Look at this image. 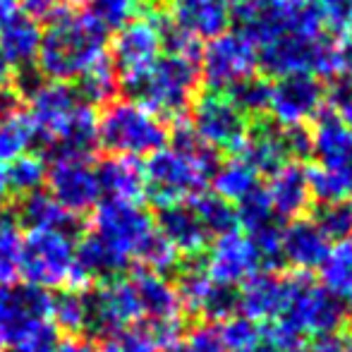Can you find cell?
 Masks as SVG:
<instances>
[{
	"label": "cell",
	"mask_w": 352,
	"mask_h": 352,
	"mask_svg": "<svg viewBox=\"0 0 352 352\" xmlns=\"http://www.w3.org/2000/svg\"><path fill=\"white\" fill-rule=\"evenodd\" d=\"M27 113L41 142L53 148V156L91 158L96 140V116L82 101L77 89L63 82H43L29 89Z\"/></svg>",
	"instance_id": "cell-1"
},
{
	"label": "cell",
	"mask_w": 352,
	"mask_h": 352,
	"mask_svg": "<svg viewBox=\"0 0 352 352\" xmlns=\"http://www.w3.org/2000/svg\"><path fill=\"white\" fill-rule=\"evenodd\" d=\"M108 34L87 12L60 8L41 29L36 67L48 82L70 84L106 58Z\"/></svg>",
	"instance_id": "cell-2"
},
{
	"label": "cell",
	"mask_w": 352,
	"mask_h": 352,
	"mask_svg": "<svg viewBox=\"0 0 352 352\" xmlns=\"http://www.w3.org/2000/svg\"><path fill=\"white\" fill-rule=\"evenodd\" d=\"M216 166V151L204 146L192 130H180L170 146H161L142 166L146 195L158 206L190 201L206 192Z\"/></svg>",
	"instance_id": "cell-3"
},
{
	"label": "cell",
	"mask_w": 352,
	"mask_h": 352,
	"mask_svg": "<svg viewBox=\"0 0 352 352\" xmlns=\"http://www.w3.org/2000/svg\"><path fill=\"white\" fill-rule=\"evenodd\" d=\"M96 140L108 156L148 158L168 144V125L137 98H116L96 118Z\"/></svg>",
	"instance_id": "cell-4"
},
{
	"label": "cell",
	"mask_w": 352,
	"mask_h": 352,
	"mask_svg": "<svg viewBox=\"0 0 352 352\" xmlns=\"http://www.w3.org/2000/svg\"><path fill=\"white\" fill-rule=\"evenodd\" d=\"M240 32L256 48L278 36H319L324 14L319 0H250L237 10Z\"/></svg>",
	"instance_id": "cell-5"
},
{
	"label": "cell",
	"mask_w": 352,
	"mask_h": 352,
	"mask_svg": "<svg viewBox=\"0 0 352 352\" xmlns=\"http://www.w3.org/2000/svg\"><path fill=\"white\" fill-rule=\"evenodd\" d=\"M77 237L72 228H29L22 240L19 278L41 290H63L74 280Z\"/></svg>",
	"instance_id": "cell-6"
},
{
	"label": "cell",
	"mask_w": 352,
	"mask_h": 352,
	"mask_svg": "<svg viewBox=\"0 0 352 352\" xmlns=\"http://www.w3.org/2000/svg\"><path fill=\"white\" fill-rule=\"evenodd\" d=\"M199 60L175 53H163L135 87V98L158 118H180L190 111L199 89Z\"/></svg>",
	"instance_id": "cell-7"
},
{
	"label": "cell",
	"mask_w": 352,
	"mask_h": 352,
	"mask_svg": "<svg viewBox=\"0 0 352 352\" xmlns=\"http://www.w3.org/2000/svg\"><path fill=\"white\" fill-rule=\"evenodd\" d=\"M89 232L98 237L125 269H130L156 235V223L140 201L103 199L91 211Z\"/></svg>",
	"instance_id": "cell-8"
},
{
	"label": "cell",
	"mask_w": 352,
	"mask_h": 352,
	"mask_svg": "<svg viewBox=\"0 0 352 352\" xmlns=\"http://www.w3.org/2000/svg\"><path fill=\"white\" fill-rule=\"evenodd\" d=\"M345 309L348 307L343 302L336 300L324 285L314 283L307 274H292L287 276V300L276 324L300 338L319 336L343 329Z\"/></svg>",
	"instance_id": "cell-9"
},
{
	"label": "cell",
	"mask_w": 352,
	"mask_h": 352,
	"mask_svg": "<svg viewBox=\"0 0 352 352\" xmlns=\"http://www.w3.org/2000/svg\"><path fill=\"white\" fill-rule=\"evenodd\" d=\"M111 53H106L120 84L132 89L166 53L163 48V17L140 14L113 32Z\"/></svg>",
	"instance_id": "cell-10"
},
{
	"label": "cell",
	"mask_w": 352,
	"mask_h": 352,
	"mask_svg": "<svg viewBox=\"0 0 352 352\" xmlns=\"http://www.w3.org/2000/svg\"><path fill=\"white\" fill-rule=\"evenodd\" d=\"M259 65L269 74H316L336 77V41L319 36H278L256 48Z\"/></svg>",
	"instance_id": "cell-11"
},
{
	"label": "cell",
	"mask_w": 352,
	"mask_h": 352,
	"mask_svg": "<svg viewBox=\"0 0 352 352\" xmlns=\"http://www.w3.org/2000/svg\"><path fill=\"white\" fill-rule=\"evenodd\" d=\"M190 130L204 146L223 153L242 151L247 135H250V122L245 113L228 98V94H201L190 106Z\"/></svg>",
	"instance_id": "cell-12"
},
{
	"label": "cell",
	"mask_w": 352,
	"mask_h": 352,
	"mask_svg": "<svg viewBox=\"0 0 352 352\" xmlns=\"http://www.w3.org/2000/svg\"><path fill=\"white\" fill-rule=\"evenodd\" d=\"M256 65V46L242 32L218 34L199 53V77L209 91L226 94L237 82L254 74Z\"/></svg>",
	"instance_id": "cell-13"
},
{
	"label": "cell",
	"mask_w": 352,
	"mask_h": 352,
	"mask_svg": "<svg viewBox=\"0 0 352 352\" xmlns=\"http://www.w3.org/2000/svg\"><path fill=\"white\" fill-rule=\"evenodd\" d=\"M46 190L72 218L91 213L103 199L91 158L53 156L46 173Z\"/></svg>",
	"instance_id": "cell-14"
},
{
	"label": "cell",
	"mask_w": 352,
	"mask_h": 352,
	"mask_svg": "<svg viewBox=\"0 0 352 352\" xmlns=\"http://www.w3.org/2000/svg\"><path fill=\"white\" fill-rule=\"evenodd\" d=\"M326 87L316 74H287L271 84L269 111L280 130L305 127L309 120H316L324 111Z\"/></svg>",
	"instance_id": "cell-15"
},
{
	"label": "cell",
	"mask_w": 352,
	"mask_h": 352,
	"mask_svg": "<svg viewBox=\"0 0 352 352\" xmlns=\"http://www.w3.org/2000/svg\"><path fill=\"white\" fill-rule=\"evenodd\" d=\"M43 319H51V292L27 283H0V352H8L19 336Z\"/></svg>",
	"instance_id": "cell-16"
},
{
	"label": "cell",
	"mask_w": 352,
	"mask_h": 352,
	"mask_svg": "<svg viewBox=\"0 0 352 352\" xmlns=\"http://www.w3.org/2000/svg\"><path fill=\"white\" fill-rule=\"evenodd\" d=\"M261 256L256 252L254 242L242 230L223 232L213 240L206 254L204 269L218 285L240 287L245 280H250L261 269Z\"/></svg>",
	"instance_id": "cell-17"
},
{
	"label": "cell",
	"mask_w": 352,
	"mask_h": 352,
	"mask_svg": "<svg viewBox=\"0 0 352 352\" xmlns=\"http://www.w3.org/2000/svg\"><path fill=\"white\" fill-rule=\"evenodd\" d=\"M175 290L182 311H190V314L206 316V319H228L237 309V290L218 285L206 274L204 264L187 266L175 283Z\"/></svg>",
	"instance_id": "cell-18"
},
{
	"label": "cell",
	"mask_w": 352,
	"mask_h": 352,
	"mask_svg": "<svg viewBox=\"0 0 352 352\" xmlns=\"http://www.w3.org/2000/svg\"><path fill=\"white\" fill-rule=\"evenodd\" d=\"M287 300V276L259 271L237 290V309L256 324H276Z\"/></svg>",
	"instance_id": "cell-19"
},
{
	"label": "cell",
	"mask_w": 352,
	"mask_h": 352,
	"mask_svg": "<svg viewBox=\"0 0 352 352\" xmlns=\"http://www.w3.org/2000/svg\"><path fill=\"white\" fill-rule=\"evenodd\" d=\"M38 46H41V27L32 14H14L0 29V72L24 74L36 67Z\"/></svg>",
	"instance_id": "cell-20"
},
{
	"label": "cell",
	"mask_w": 352,
	"mask_h": 352,
	"mask_svg": "<svg viewBox=\"0 0 352 352\" xmlns=\"http://www.w3.org/2000/svg\"><path fill=\"white\" fill-rule=\"evenodd\" d=\"M153 223H156L158 235L180 256H195L204 252L206 245H209L211 235L206 232L204 223L199 221L190 201L158 206V216Z\"/></svg>",
	"instance_id": "cell-21"
},
{
	"label": "cell",
	"mask_w": 352,
	"mask_h": 352,
	"mask_svg": "<svg viewBox=\"0 0 352 352\" xmlns=\"http://www.w3.org/2000/svg\"><path fill=\"white\" fill-rule=\"evenodd\" d=\"M168 19L197 41H211L230 27L232 0H173Z\"/></svg>",
	"instance_id": "cell-22"
},
{
	"label": "cell",
	"mask_w": 352,
	"mask_h": 352,
	"mask_svg": "<svg viewBox=\"0 0 352 352\" xmlns=\"http://www.w3.org/2000/svg\"><path fill=\"white\" fill-rule=\"evenodd\" d=\"M331 250V240L321 232L314 218H295L287 223L280 240L283 264L292 266L297 274H309L324 264Z\"/></svg>",
	"instance_id": "cell-23"
},
{
	"label": "cell",
	"mask_w": 352,
	"mask_h": 352,
	"mask_svg": "<svg viewBox=\"0 0 352 352\" xmlns=\"http://www.w3.org/2000/svg\"><path fill=\"white\" fill-rule=\"evenodd\" d=\"M271 211L278 221H295L309 209L311 190L307 170L300 163H285L276 173H271L269 187L264 190Z\"/></svg>",
	"instance_id": "cell-24"
},
{
	"label": "cell",
	"mask_w": 352,
	"mask_h": 352,
	"mask_svg": "<svg viewBox=\"0 0 352 352\" xmlns=\"http://www.w3.org/2000/svg\"><path fill=\"white\" fill-rule=\"evenodd\" d=\"M142 307V321L153 324H182V305L177 290L166 276L148 269H137L130 274Z\"/></svg>",
	"instance_id": "cell-25"
},
{
	"label": "cell",
	"mask_w": 352,
	"mask_h": 352,
	"mask_svg": "<svg viewBox=\"0 0 352 352\" xmlns=\"http://www.w3.org/2000/svg\"><path fill=\"white\" fill-rule=\"evenodd\" d=\"M182 324H153L137 321L101 333L96 352H161L180 338Z\"/></svg>",
	"instance_id": "cell-26"
},
{
	"label": "cell",
	"mask_w": 352,
	"mask_h": 352,
	"mask_svg": "<svg viewBox=\"0 0 352 352\" xmlns=\"http://www.w3.org/2000/svg\"><path fill=\"white\" fill-rule=\"evenodd\" d=\"M311 137V153L319 166L338 168L352 175V127L336 113L316 118Z\"/></svg>",
	"instance_id": "cell-27"
},
{
	"label": "cell",
	"mask_w": 352,
	"mask_h": 352,
	"mask_svg": "<svg viewBox=\"0 0 352 352\" xmlns=\"http://www.w3.org/2000/svg\"><path fill=\"white\" fill-rule=\"evenodd\" d=\"M101 197L116 201H142L146 195L144 185V168L137 158L127 156H106L96 166Z\"/></svg>",
	"instance_id": "cell-28"
},
{
	"label": "cell",
	"mask_w": 352,
	"mask_h": 352,
	"mask_svg": "<svg viewBox=\"0 0 352 352\" xmlns=\"http://www.w3.org/2000/svg\"><path fill=\"white\" fill-rule=\"evenodd\" d=\"M51 321L60 333L87 336L94 331L91 292L89 287H63L51 295Z\"/></svg>",
	"instance_id": "cell-29"
},
{
	"label": "cell",
	"mask_w": 352,
	"mask_h": 352,
	"mask_svg": "<svg viewBox=\"0 0 352 352\" xmlns=\"http://www.w3.org/2000/svg\"><path fill=\"white\" fill-rule=\"evenodd\" d=\"M242 158L254 168L256 173H276L280 166L290 163V151H287L285 130L274 125H259L250 130L242 146Z\"/></svg>",
	"instance_id": "cell-30"
},
{
	"label": "cell",
	"mask_w": 352,
	"mask_h": 352,
	"mask_svg": "<svg viewBox=\"0 0 352 352\" xmlns=\"http://www.w3.org/2000/svg\"><path fill=\"white\" fill-rule=\"evenodd\" d=\"M38 142L34 122L29 118L27 108L5 101L0 108V163H10L14 158L24 156Z\"/></svg>",
	"instance_id": "cell-31"
},
{
	"label": "cell",
	"mask_w": 352,
	"mask_h": 352,
	"mask_svg": "<svg viewBox=\"0 0 352 352\" xmlns=\"http://www.w3.org/2000/svg\"><path fill=\"white\" fill-rule=\"evenodd\" d=\"M321 271V285L345 307H352V235L331 245Z\"/></svg>",
	"instance_id": "cell-32"
},
{
	"label": "cell",
	"mask_w": 352,
	"mask_h": 352,
	"mask_svg": "<svg viewBox=\"0 0 352 352\" xmlns=\"http://www.w3.org/2000/svg\"><path fill=\"white\" fill-rule=\"evenodd\" d=\"M213 195L223 197L230 204H240L245 197L259 190V173L245 161V158H230L216 166L211 175Z\"/></svg>",
	"instance_id": "cell-33"
},
{
	"label": "cell",
	"mask_w": 352,
	"mask_h": 352,
	"mask_svg": "<svg viewBox=\"0 0 352 352\" xmlns=\"http://www.w3.org/2000/svg\"><path fill=\"white\" fill-rule=\"evenodd\" d=\"M17 221L29 230V228H72L74 218L43 187V190L22 197Z\"/></svg>",
	"instance_id": "cell-34"
},
{
	"label": "cell",
	"mask_w": 352,
	"mask_h": 352,
	"mask_svg": "<svg viewBox=\"0 0 352 352\" xmlns=\"http://www.w3.org/2000/svg\"><path fill=\"white\" fill-rule=\"evenodd\" d=\"M118 89H120V79L113 70L108 56L77 79V94L89 106H108L111 101H116Z\"/></svg>",
	"instance_id": "cell-35"
},
{
	"label": "cell",
	"mask_w": 352,
	"mask_h": 352,
	"mask_svg": "<svg viewBox=\"0 0 352 352\" xmlns=\"http://www.w3.org/2000/svg\"><path fill=\"white\" fill-rule=\"evenodd\" d=\"M46 173H48V163L34 151L5 163L10 195L27 197V195H32V192L43 190V187H46Z\"/></svg>",
	"instance_id": "cell-36"
},
{
	"label": "cell",
	"mask_w": 352,
	"mask_h": 352,
	"mask_svg": "<svg viewBox=\"0 0 352 352\" xmlns=\"http://www.w3.org/2000/svg\"><path fill=\"white\" fill-rule=\"evenodd\" d=\"M22 223L10 213H0V283L14 285L19 278V259H22Z\"/></svg>",
	"instance_id": "cell-37"
},
{
	"label": "cell",
	"mask_w": 352,
	"mask_h": 352,
	"mask_svg": "<svg viewBox=\"0 0 352 352\" xmlns=\"http://www.w3.org/2000/svg\"><path fill=\"white\" fill-rule=\"evenodd\" d=\"M190 204L195 206L199 221L204 223L209 235H223V232L237 230V211L230 201H226L223 197L213 195V192H201L195 199H190Z\"/></svg>",
	"instance_id": "cell-38"
},
{
	"label": "cell",
	"mask_w": 352,
	"mask_h": 352,
	"mask_svg": "<svg viewBox=\"0 0 352 352\" xmlns=\"http://www.w3.org/2000/svg\"><path fill=\"white\" fill-rule=\"evenodd\" d=\"M309 177V190L311 197L321 201V204H336V201H345L352 195V175L338 168L319 166L307 170Z\"/></svg>",
	"instance_id": "cell-39"
},
{
	"label": "cell",
	"mask_w": 352,
	"mask_h": 352,
	"mask_svg": "<svg viewBox=\"0 0 352 352\" xmlns=\"http://www.w3.org/2000/svg\"><path fill=\"white\" fill-rule=\"evenodd\" d=\"M144 10V0H87V10L84 12L98 24L106 34L118 32L140 17Z\"/></svg>",
	"instance_id": "cell-40"
},
{
	"label": "cell",
	"mask_w": 352,
	"mask_h": 352,
	"mask_svg": "<svg viewBox=\"0 0 352 352\" xmlns=\"http://www.w3.org/2000/svg\"><path fill=\"white\" fill-rule=\"evenodd\" d=\"M226 94L245 116H259V113L269 111L271 84L259 74H250L247 79L237 82L232 89H228Z\"/></svg>",
	"instance_id": "cell-41"
},
{
	"label": "cell",
	"mask_w": 352,
	"mask_h": 352,
	"mask_svg": "<svg viewBox=\"0 0 352 352\" xmlns=\"http://www.w3.org/2000/svg\"><path fill=\"white\" fill-rule=\"evenodd\" d=\"M60 331L51 319H43L38 324H34L27 333H22L12 343V348L8 352H58L60 348Z\"/></svg>",
	"instance_id": "cell-42"
},
{
	"label": "cell",
	"mask_w": 352,
	"mask_h": 352,
	"mask_svg": "<svg viewBox=\"0 0 352 352\" xmlns=\"http://www.w3.org/2000/svg\"><path fill=\"white\" fill-rule=\"evenodd\" d=\"M161 352H226L221 340V331L218 326L211 324H199L185 336V338L173 340L168 348Z\"/></svg>",
	"instance_id": "cell-43"
},
{
	"label": "cell",
	"mask_w": 352,
	"mask_h": 352,
	"mask_svg": "<svg viewBox=\"0 0 352 352\" xmlns=\"http://www.w3.org/2000/svg\"><path fill=\"white\" fill-rule=\"evenodd\" d=\"M235 211H237V226L245 228V232H252V230H256V228H264V226H269V223L278 221V218L274 216V211H271V204L261 187L256 192H252L250 197H245V199L237 204Z\"/></svg>",
	"instance_id": "cell-44"
},
{
	"label": "cell",
	"mask_w": 352,
	"mask_h": 352,
	"mask_svg": "<svg viewBox=\"0 0 352 352\" xmlns=\"http://www.w3.org/2000/svg\"><path fill=\"white\" fill-rule=\"evenodd\" d=\"M314 223L321 228L329 240H343L352 235V206L345 201H336V204H324L321 211L316 213Z\"/></svg>",
	"instance_id": "cell-45"
},
{
	"label": "cell",
	"mask_w": 352,
	"mask_h": 352,
	"mask_svg": "<svg viewBox=\"0 0 352 352\" xmlns=\"http://www.w3.org/2000/svg\"><path fill=\"white\" fill-rule=\"evenodd\" d=\"M252 352H305L300 336L280 329L278 324H261V333Z\"/></svg>",
	"instance_id": "cell-46"
},
{
	"label": "cell",
	"mask_w": 352,
	"mask_h": 352,
	"mask_svg": "<svg viewBox=\"0 0 352 352\" xmlns=\"http://www.w3.org/2000/svg\"><path fill=\"white\" fill-rule=\"evenodd\" d=\"M177 261H180V254H177V252L173 250V247L168 245L161 235H158V230L140 256L142 269H148V271H153V274H161V276H166L168 271L175 269Z\"/></svg>",
	"instance_id": "cell-47"
},
{
	"label": "cell",
	"mask_w": 352,
	"mask_h": 352,
	"mask_svg": "<svg viewBox=\"0 0 352 352\" xmlns=\"http://www.w3.org/2000/svg\"><path fill=\"white\" fill-rule=\"evenodd\" d=\"M326 27L345 32L352 27V0H319Z\"/></svg>",
	"instance_id": "cell-48"
},
{
	"label": "cell",
	"mask_w": 352,
	"mask_h": 352,
	"mask_svg": "<svg viewBox=\"0 0 352 352\" xmlns=\"http://www.w3.org/2000/svg\"><path fill=\"white\" fill-rule=\"evenodd\" d=\"M309 352H352V336L345 329L311 336Z\"/></svg>",
	"instance_id": "cell-49"
},
{
	"label": "cell",
	"mask_w": 352,
	"mask_h": 352,
	"mask_svg": "<svg viewBox=\"0 0 352 352\" xmlns=\"http://www.w3.org/2000/svg\"><path fill=\"white\" fill-rule=\"evenodd\" d=\"M336 74L345 82H352V27L345 29L336 41Z\"/></svg>",
	"instance_id": "cell-50"
},
{
	"label": "cell",
	"mask_w": 352,
	"mask_h": 352,
	"mask_svg": "<svg viewBox=\"0 0 352 352\" xmlns=\"http://www.w3.org/2000/svg\"><path fill=\"white\" fill-rule=\"evenodd\" d=\"M333 101H336V108H338L336 116H340L352 127V82H345L343 79V82L336 87Z\"/></svg>",
	"instance_id": "cell-51"
},
{
	"label": "cell",
	"mask_w": 352,
	"mask_h": 352,
	"mask_svg": "<svg viewBox=\"0 0 352 352\" xmlns=\"http://www.w3.org/2000/svg\"><path fill=\"white\" fill-rule=\"evenodd\" d=\"M19 5L27 8V14H32L34 19L38 17H51L60 8H65V0H19Z\"/></svg>",
	"instance_id": "cell-52"
},
{
	"label": "cell",
	"mask_w": 352,
	"mask_h": 352,
	"mask_svg": "<svg viewBox=\"0 0 352 352\" xmlns=\"http://www.w3.org/2000/svg\"><path fill=\"white\" fill-rule=\"evenodd\" d=\"M58 352H96V345L87 336H67V338L60 340Z\"/></svg>",
	"instance_id": "cell-53"
},
{
	"label": "cell",
	"mask_w": 352,
	"mask_h": 352,
	"mask_svg": "<svg viewBox=\"0 0 352 352\" xmlns=\"http://www.w3.org/2000/svg\"><path fill=\"white\" fill-rule=\"evenodd\" d=\"M19 8H22L19 0H0V29H3L14 14H19Z\"/></svg>",
	"instance_id": "cell-54"
},
{
	"label": "cell",
	"mask_w": 352,
	"mask_h": 352,
	"mask_svg": "<svg viewBox=\"0 0 352 352\" xmlns=\"http://www.w3.org/2000/svg\"><path fill=\"white\" fill-rule=\"evenodd\" d=\"M10 185H8V175H5V166L0 163V213H3V209L8 206L10 201Z\"/></svg>",
	"instance_id": "cell-55"
},
{
	"label": "cell",
	"mask_w": 352,
	"mask_h": 352,
	"mask_svg": "<svg viewBox=\"0 0 352 352\" xmlns=\"http://www.w3.org/2000/svg\"><path fill=\"white\" fill-rule=\"evenodd\" d=\"M5 101H8V96H5V94H3V89H0V108L5 106Z\"/></svg>",
	"instance_id": "cell-56"
},
{
	"label": "cell",
	"mask_w": 352,
	"mask_h": 352,
	"mask_svg": "<svg viewBox=\"0 0 352 352\" xmlns=\"http://www.w3.org/2000/svg\"><path fill=\"white\" fill-rule=\"evenodd\" d=\"M237 3H250V0H237Z\"/></svg>",
	"instance_id": "cell-57"
},
{
	"label": "cell",
	"mask_w": 352,
	"mask_h": 352,
	"mask_svg": "<svg viewBox=\"0 0 352 352\" xmlns=\"http://www.w3.org/2000/svg\"><path fill=\"white\" fill-rule=\"evenodd\" d=\"M3 77H5V74H3V72H0V79H3Z\"/></svg>",
	"instance_id": "cell-58"
},
{
	"label": "cell",
	"mask_w": 352,
	"mask_h": 352,
	"mask_svg": "<svg viewBox=\"0 0 352 352\" xmlns=\"http://www.w3.org/2000/svg\"><path fill=\"white\" fill-rule=\"evenodd\" d=\"M79 3H87V0H79Z\"/></svg>",
	"instance_id": "cell-59"
},
{
	"label": "cell",
	"mask_w": 352,
	"mask_h": 352,
	"mask_svg": "<svg viewBox=\"0 0 352 352\" xmlns=\"http://www.w3.org/2000/svg\"><path fill=\"white\" fill-rule=\"evenodd\" d=\"M350 336H352V333H350Z\"/></svg>",
	"instance_id": "cell-60"
}]
</instances>
